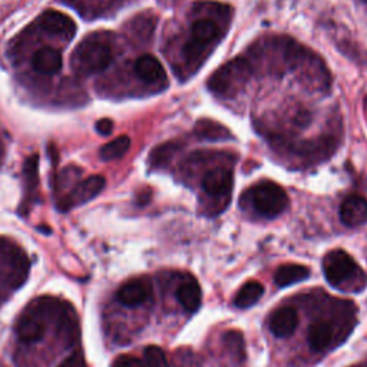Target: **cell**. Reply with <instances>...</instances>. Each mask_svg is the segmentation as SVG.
I'll return each mask as SVG.
<instances>
[{
	"instance_id": "6da1fadb",
	"label": "cell",
	"mask_w": 367,
	"mask_h": 367,
	"mask_svg": "<svg viewBox=\"0 0 367 367\" xmlns=\"http://www.w3.org/2000/svg\"><path fill=\"white\" fill-rule=\"evenodd\" d=\"M253 75L252 65L247 59L237 57L221 67L208 81V88L213 94L222 98L237 95Z\"/></svg>"
},
{
	"instance_id": "7a4b0ae2",
	"label": "cell",
	"mask_w": 367,
	"mask_h": 367,
	"mask_svg": "<svg viewBox=\"0 0 367 367\" xmlns=\"http://www.w3.org/2000/svg\"><path fill=\"white\" fill-rule=\"evenodd\" d=\"M247 201L254 211L266 218H276L284 213L288 205V197L284 188L271 181H263L246 193Z\"/></svg>"
},
{
	"instance_id": "3957f363",
	"label": "cell",
	"mask_w": 367,
	"mask_h": 367,
	"mask_svg": "<svg viewBox=\"0 0 367 367\" xmlns=\"http://www.w3.org/2000/svg\"><path fill=\"white\" fill-rule=\"evenodd\" d=\"M112 57L111 46L106 42L88 38L75 49L74 64L82 74H96L111 65Z\"/></svg>"
},
{
	"instance_id": "277c9868",
	"label": "cell",
	"mask_w": 367,
	"mask_h": 367,
	"mask_svg": "<svg viewBox=\"0 0 367 367\" xmlns=\"http://www.w3.org/2000/svg\"><path fill=\"white\" fill-rule=\"evenodd\" d=\"M222 32L211 19H198L191 26V38L184 45L182 53L187 56L190 62L201 57L205 49L218 42Z\"/></svg>"
},
{
	"instance_id": "5b68a950",
	"label": "cell",
	"mask_w": 367,
	"mask_h": 367,
	"mask_svg": "<svg viewBox=\"0 0 367 367\" xmlns=\"http://www.w3.org/2000/svg\"><path fill=\"white\" fill-rule=\"evenodd\" d=\"M357 270L356 261L344 250H333L323 260L324 277L333 287L343 286Z\"/></svg>"
},
{
	"instance_id": "8992f818",
	"label": "cell",
	"mask_w": 367,
	"mask_h": 367,
	"mask_svg": "<svg viewBox=\"0 0 367 367\" xmlns=\"http://www.w3.org/2000/svg\"><path fill=\"white\" fill-rule=\"evenodd\" d=\"M201 186L208 197L228 203L234 186L232 171L224 166L211 168L204 174Z\"/></svg>"
},
{
	"instance_id": "52a82bcc",
	"label": "cell",
	"mask_w": 367,
	"mask_h": 367,
	"mask_svg": "<svg viewBox=\"0 0 367 367\" xmlns=\"http://www.w3.org/2000/svg\"><path fill=\"white\" fill-rule=\"evenodd\" d=\"M152 294V286L148 278H132L122 284L118 290V300L127 307H135L149 300Z\"/></svg>"
},
{
	"instance_id": "ba28073f",
	"label": "cell",
	"mask_w": 367,
	"mask_h": 367,
	"mask_svg": "<svg viewBox=\"0 0 367 367\" xmlns=\"http://www.w3.org/2000/svg\"><path fill=\"white\" fill-rule=\"evenodd\" d=\"M39 26L43 32L64 39H71L77 32L75 22L68 15L56 11H47L43 13L39 19Z\"/></svg>"
},
{
	"instance_id": "9c48e42d",
	"label": "cell",
	"mask_w": 367,
	"mask_h": 367,
	"mask_svg": "<svg viewBox=\"0 0 367 367\" xmlns=\"http://www.w3.org/2000/svg\"><path fill=\"white\" fill-rule=\"evenodd\" d=\"M105 184H106V179L102 175H92V176L86 178L85 181H82L79 184V186L75 187L72 194L65 200L64 208L68 210L75 205L91 201L92 198H95L96 196H99L102 193V190L105 188Z\"/></svg>"
},
{
	"instance_id": "30bf717a",
	"label": "cell",
	"mask_w": 367,
	"mask_h": 367,
	"mask_svg": "<svg viewBox=\"0 0 367 367\" xmlns=\"http://www.w3.org/2000/svg\"><path fill=\"white\" fill-rule=\"evenodd\" d=\"M298 324V315L294 307L284 305L277 309L269 320V327L276 337H288L291 336Z\"/></svg>"
},
{
	"instance_id": "8fae6325",
	"label": "cell",
	"mask_w": 367,
	"mask_h": 367,
	"mask_svg": "<svg viewBox=\"0 0 367 367\" xmlns=\"http://www.w3.org/2000/svg\"><path fill=\"white\" fill-rule=\"evenodd\" d=\"M340 220L347 227H358L367 221V200L350 196L340 205Z\"/></svg>"
},
{
	"instance_id": "7c38bea8",
	"label": "cell",
	"mask_w": 367,
	"mask_h": 367,
	"mask_svg": "<svg viewBox=\"0 0 367 367\" xmlns=\"http://www.w3.org/2000/svg\"><path fill=\"white\" fill-rule=\"evenodd\" d=\"M32 65L40 75H55L62 68V55L55 47H40L32 57Z\"/></svg>"
},
{
	"instance_id": "4fadbf2b",
	"label": "cell",
	"mask_w": 367,
	"mask_h": 367,
	"mask_svg": "<svg viewBox=\"0 0 367 367\" xmlns=\"http://www.w3.org/2000/svg\"><path fill=\"white\" fill-rule=\"evenodd\" d=\"M137 75L148 84H157L165 79V71L159 60L151 55H144L135 62Z\"/></svg>"
},
{
	"instance_id": "5bb4252c",
	"label": "cell",
	"mask_w": 367,
	"mask_h": 367,
	"mask_svg": "<svg viewBox=\"0 0 367 367\" xmlns=\"http://www.w3.org/2000/svg\"><path fill=\"white\" fill-rule=\"evenodd\" d=\"M201 297H203L201 287L194 278L184 281L176 290L178 301L181 303L182 307L190 313H196L200 309Z\"/></svg>"
},
{
	"instance_id": "9a60e30c",
	"label": "cell",
	"mask_w": 367,
	"mask_h": 367,
	"mask_svg": "<svg viewBox=\"0 0 367 367\" xmlns=\"http://www.w3.org/2000/svg\"><path fill=\"white\" fill-rule=\"evenodd\" d=\"M310 276V270L301 264H284L280 266L274 274V283L284 288L291 284L300 283Z\"/></svg>"
},
{
	"instance_id": "2e32d148",
	"label": "cell",
	"mask_w": 367,
	"mask_h": 367,
	"mask_svg": "<svg viewBox=\"0 0 367 367\" xmlns=\"http://www.w3.org/2000/svg\"><path fill=\"white\" fill-rule=\"evenodd\" d=\"M16 333L22 341L33 343V341H38L39 339H42V336L45 333V324L38 317H35L32 315H25L18 322Z\"/></svg>"
},
{
	"instance_id": "e0dca14e",
	"label": "cell",
	"mask_w": 367,
	"mask_h": 367,
	"mask_svg": "<svg viewBox=\"0 0 367 367\" xmlns=\"http://www.w3.org/2000/svg\"><path fill=\"white\" fill-rule=\"evenodd\" d=\"M263 294H264L263 284L253 280L246 283L238 290L234 298V303L238 309H249L263 297Z\"/></svg>"
},
{
	"instance_id": "ac0fdd59",
	"label": "cell",
	"mask_w": 367,
	"mask_h": 367,
	"mask_svg": "<svg viewBox=\"0 0 367 367\" xmlns=\"http://www.w3.org/2000/svg\"><path fill=\"white\" fill-rule=\"evenodd\" d=\"M309 344L315 351H323L326 350L333 339V330L330 324L326 322H319L310 326L309 329Z\"/></svg>"
},
{
	"instance_id": "d6986e66",
	"label": "cell",
	"mask_w": 367,
	"mask_h": 367,
	"mask_svg": "<svg viewBox=\"0 0 367 367\" xmlns=\"http://www.w3.org/2000/svg\"><path fill=\"white\" fill-rule=\"evenodd\" d=\"M131 148V140L127 135H122L115 138L113 141L108 142L106 145H103L101 148V158L103 161H113V159H119L124 157Z\"/></svg>"
},
{
	"instance_id": "ffe728a7",
	"label": "cell",
	"mask_w": 367,
	"mask_h": 367,
	"mask_svg": "<svg viewBox=\"0 0 367 367\" xmlns=\"http://www.w3.org/2000/svg\"><path fill=\"white\" fill-rule=\"evenodd\" d=\"M196 134L203 138V140H208V141H218V140H227L231 138V135L228 134V131L217 124L214 120H200L197 127H196Z\"/></svg>"
},
{
	"instance_id": "44dd1931",
	"label": "cell",
	"mask_w": 367,
	"mask_h": 367,
	"mask_svg": "<svg viewBox=\"0 0 367 367\" xmlns=\"http://www.w3.org/2000/svg\"><path fill=\"white\" fill-rule=\"evenodd\" d=\"M227 349L230 350V353L238 360L242 361L244 356H246V349H244V339L241 336L239 332H227L222 337Z\"/></svg>"
},
{
	"instance_id": "7402d4cb",
	"label": "cell",
	"mask_w": 367,
	"mask_h": 367,
	"mask_svg": "<svg viewBox=\"0 0 367 367\" xmlns=\"http://www.w3.org/2000/svg\"><path fill=\"white\" fill-rule=\"evenodd\" d=\"M144 357L148 367H169V363L164 350L157 346H148L144 350Z\"/></svg>"
},
{
	"instance_id": "603a6c76",
	"label": "cell",
	"mask_w": 367,
	"mask_h": 367,
	"mask_svg": "<svg viewBox=\"0 0 367 367\" xmlns=\"http://www.w3.org/2000/svg\"><path fill=\"white\" fill-rule=\"evenodd\" d=\"M174 149H175V145H172V144H166V145H164V147H159L158 149H155V151L152 152V161H154L157 165L169 161L171 157H172V154H174Z\"/></svg>"
},
{
	"instance_id": "cb8c5ba5",
	"label": "cell",
	"mask_w": 367,
	"mask_h": 367,
	"mask_svg": "<svg viewBox=\"0 0 367 367\" xmlns=\"http://www.w3.org/2000/svg\"><path fill=\"white\" fill-rule=\"evenodd\" d=\"M113 367H144V363L134 356L122 354L115 360Z\"/></svg>"
},
{
	"instance_id": "d4e9b609",
	"label": "cell",
	"mask_w": 367,
	"mask_h": 367,
	"mask_svg": "<svg viewBox=\"0 0 367 367\" xmlns=\"http://www.w3.org/2000/svg\"><path fill=\"white\" fill-rule=\"evenodd\" d=\"M57 367H86V364H85L82 353L77 351L69 358H67L64 363H60Z\"/></svg>"
},
{
	"instance_id": "484cf974",
	"label": "cell",
	"mask_w": 367,
	"mask_h": 367,
	"mask_svg": "<svg viewBox=\"0 0 367 367\" xmlns=\"http://www.w3.org/2000/svg\"><path fill=\"white\" fill-rule=\"evenodd\" d=\"M95 130L99 135H109L113 131V122L109 118L99 119L95 125Z\"/></svg>"
},
{
	"instance_id": "4316f807",
	"label": "cell",
	"mask_w": 367,
	"mask_h": 367,
	"mask_svg": "<svg viewBox=\"0 0 367 367\" xmlns=\"http://www.w3.org/2000/svg\"><path fill=\"white\" fill-rule=\"evenodd\" d=\"M361 367H367V361L364 364H361Z\"/></svg>"
},
{
	"instance_id": "83f0119b",
	"label": "cell",
	"mask_w": 367,
	"mask_h": 367,
	"mask_svg": "<svg viewBox=\"0 0 367 367\" xmlns=\"http://www.w3.org/2000/svg\"><path fill=\"white\" fill-rule=\"evenodd\" d=\"M366 105H367V98H366Z\"/></svg>"
}]
</instances>
